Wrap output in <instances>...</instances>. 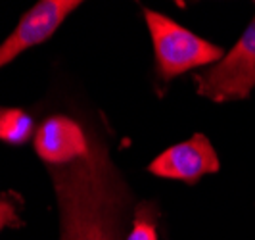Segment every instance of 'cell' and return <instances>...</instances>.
I'll return each mask as SVG.
<instances>
[{"label": "cell", "mask_w": 255, "mask_h": 240, "mask_svg": "<svg viewBox=\"0 0 255 240\" xmlns=\"http://www.w3.org/2000/svg\"><path fill=\"white\" fill-rule=\"evenodd\" d=\"M21 219L17 215V210L13 202L6 200L4 196H0V231L4 227H21Z\"/></svg>", "instance_id": "obj_9"}, {"label": "cell", "mask_w": 255, "mask_h": 240, "mask_svg": "<svg viewBox=\"0 0 255 240\" xmlns=\"http://www.w3.org/2000/svg\"><path fill=\"white\" fill-rule=\"evenodd\" d=\"M90 137L75 119L52 115L44 119L35 133V150L48 167L67 165L87 156Z\"/></svg>", "instance_id": "obj_6"}, {"label": "cell", "mask_w": 255, "mask_h": 240, "mask_svg": "<svg viewBox=\"0 0 255 240\" xmlns=\"http://www.w3.org/2000/svg\"><path fill=\"white\" fill-rule=\"evenodd\" d=\"M81 6L79 0H42L19 19L8 38L0 44V69L15 60L21 52L46 42L65 21V17Z\"/></svg>", "instance_id": "obj_4"}, {"label": "cell", "mask_w": 255, "mask_h": 240, "mask_svg": "<svg viewBox=\"0 0 255 240\" xmlns=\"http://www.w3.org/2000/svg\"><path fill=\"white\" fill-rule=\"evenodd\" d=\"M144 19L152 37L157 75L165 81L198 67L213 65L225 56L221 46L188 31L163 13L146 8Z\"/></svg>", "instance_id": "obj_2"}, {"label": "cell", "mask_w": 255, "mask_h": 240, "mask_svg": "<svg viewBox=\"0 0 255 240\" xmlns=\"http://www.w3.org/2000/svg\"><path fill=\"white\" fill-rule=\"evenodd\" d=\"M48 171L60 208V240H123L130 192L100 140L90 137L87 156Z\"/></svg>", "instance_id": "obj_1"}, {"label": "cell", "mask_w": 255, "mask_h": 240, "mask_svg": "<svg viewBox=\"0 0 255 240\" xmlns=\"http://www.w3.org/2000/svg\"><path fill=\"white\" fill-rule=\"evenodd\" d=\"M221 169L219 156L209 139L198 133L184 142L173 144L171 148L161 152L152 164L148 165V171L159 179L182 181L194 185L205 175H213Z\"/></svg>", "instance_id": "obj_5"}, {"label": "cell", "mask_w": 255, "mask_h": 240, "mask_svg": "<svg viewBox=\"0 0 255 240\" xmlns=\"http://www.w3.org/2000/svg\"><path fill=\"white\" fill-rule=\"evenodd\" d=\"M2 114H4V108H0V117H2Z\"/></svg>", "instance_id": "obj_10"}, {"label": "cell", "mask_w": 255, "mask_h": 240, "mask_svg": "<svg viewBox=\"0 0 255 240\" xmlns=\"http://www.w3.org/2000/svg\"><path fill=\"white\" fill-rule=\"evenodd\" d=\"M255 89V15L242 37L213 67L196 75V90L211 102L244 100Z\"/></svg>", "instance_id": "obj_3"}, {"label": "cell", "mask_w": 255, "mask_h": 240, "mask_svg": "<svg viewBox=\"0 0 255 240\" xmlns=\"http://www.w3.org/2000/svg\"><path fill=\"white\" fill-rule=\"evenodd\" d=\"M125 240H157V229L152 210L148 206H140L134 212L132 225L128 229Z\"/></svg>", "instance_id": "obj_8"}, {"label": "cell", "mask_w": 255, "mask_h": 240, "mask_svg": "<svg viewBox=\"0 0 255 240\" xmlns=\"http://www.w3.org/2000/svg\"><path fill=\"white\" fill-rule=\"evenodd\" d=\"M35 123L31 115L19 108H4L0 117V140L12 146L27 144L31 137H35Z\"/></svg>", "instance_id": "obj_7"}]
</instances>
